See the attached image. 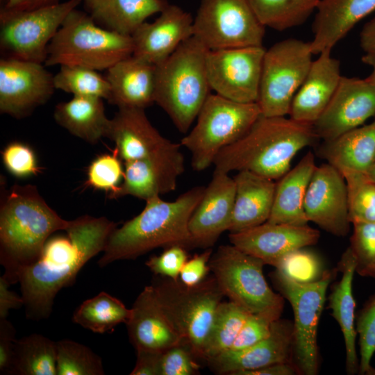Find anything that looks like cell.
Instances as JSON below:
<instances>
[{
  "label": "cell",
  "mask_w": 375,
  "mask_h": 375,
  "mask_svg": "<svg viewBox=\"0 0 375 375\" xmlns=\"http://www.w3.org/2000/svg\"><path fill=\"white\" fill-rule=\"evenodd\" d=\"M316 166L314 154L308 151L293 169L279 178L267 222L299 226L308 224L304 201Z\"/></svg>",
  "instance_id": "cell-29"
},
{
  "label": "cell",
  "mask_w": 375,
  "mask_h": 375,
  "mask_svg": "<svg viewBox=\"0 0 375 375\" xmlns=\"http://www.w3.org/2000/svg\"><path fill=\"white\" fill-rule=\"evenodd\" d=\"M235 195L228 231H242L266 222L270 216L276 183L242 170L233 177Z\"/></svg>",
  "instance_id": "cell-27"
},
{
  "label": "cell",
  "mask_w": 375,
  "mask_h": 375,
  "mask_svg": "<svg viewBox=\"0 0 375 375\" xmlns=\"http://www.w3.org/2000/svg\"><path fill=\"white\" fill-rule=\"evenodd\" d=\"M204 190L203 186L192 188L173 201H164L160 196L145 201L140 214L110 233L99 266L135 259L158 247H192L189 221Z\"/></svg>",
  "instance_id": "cell-3"
},
{
  "label": "cell",
  "mask_w": 375,
  "mask_h": 375,
  "mask_svg": "<svg viewBox=\"0 0 375 375\" xmlns=\"http://www.w3.org/2000/svg\"><path fill=\"white\" fill-rule=\"evenodd\" d=\"M124 163L123 181L110 192V199L130 195L147 201L176 188L178 178L150 161L138 160Z\"/></svg>",
  "instance_id": "cell-33"
},
{
  "label": "cell",
  "mask_w": 375,
  "mask_h": 375,
  "mask_svg": "<svg viewBox=\"0 0 375 375\" xmlns=\"http://www.w3.org/2000/svg\"><path fill=\"white\" fill-rule=\"evenodd\" d=\"M12 374L57 375L56 342L38 333L16 340Z\"/></svg>",
  "instance_id": "cell-34"
},
{
  "label": "cell",
  "mask_w": 375,
  "mask_h": 375,
  "mask_svg": "<svg viewBox=\"0 0 375 375\" xmlns=\"http://www.w3.org/2000/svg\"><path fill=\"white\" fill-rule=\"evenodd\" d=\"M211 256L212 250L210 249L188 260L180 272L179 281L188 287L195 286L203 281L210 270L209 262Z\"/></svg>",
  "instance_id": "cell-49"
},
{
  "label": "cell",
  "mask_w": 375,
  "mask_h": 375,
  "mask_svg": "<svg viewBox=\"0 0 375 375\" xmlns=\"http://www.w3.org/2000/svg\"><path fill=\"white\" fill-rule=\"evenodd\" d=\"M342 273L328 297V308L342 331L346 351V370L348 374L358 372L359 361L356 349V301L353 295V279L356 272V259L348 247L338 263Z\"/></svg>",
  "instance_id": "cell-28"
},
{
  "label": "cell",
  "mask_w": 375,
  "mask_h": 375,
  "mask_svg": "<svg viewBox=\"0 0 375 375\" xmlns=\"http://www.w3.org/2000/svg\"><path fill=\"white\" fill-rule=\"evenodd\" d=\"M121 161L115 151L112 155L98 156L88 167V184L97 190L110 192L115 190L124 178V171Z\"/></svg>",
  "instance_id": "cell-44"
},
{
  "label": "cell",
  "mask_w": 375,
  "mask_h": 375,
  "mask_svg": "<svg viewBox=\"0 0 375 375\" xmlns=\"http://www.w3.org/2000/svg\"><path fill=\"white\" fill-rule=\"evenodd\" d=\"M100 0H84L86 8L90 10Z\"/></svg>",
  "instance_id": "cell-58"
},
{
  "label": "cell",
  "mask_w": 375,
  "mask_h": 375,
  "mask_svg": "<svg viewBox=\"0 0 375 375\" xmlns=\"http://www.w3.org/2000/svg\"><path fill=\"white\" fill-rule=\"evenodd\" d=\"M185 248L181 245H172L158 256L151 257L146 265L156 275L176 281L188 256Z\"/></svg>",
  "instance_id": "cell-48"
},
{
  "label": "cell",
  "mask_w": 375,
  "mask_h": 375,
  "mask_svg": "<svg viewBox=\"0 0 375 375\" xmlns=\"http://www.w3.org/2000/svg\"><path fill=\"white\" fill-rule=\"evenodd\" d=\"M165 278L152 285L165 312L197 358L204 344L219 303L224 296L214 276L188 287L179 279Z\"/></svg>",
  "instance_id": "cell-8"
},
{
  "label": "cell",
  "mask_w": 375,
  "mask_h": 375,
  "mask_svg": "<svg viewBox=\"0 0 375 375\" xmlns=\"http://www.w3.org/2000/svg\"><path fill=\"white\" fill-rule=\"evenodd\" d=\"M43 63L1 58L0 111L17 119L30 115L53 94V75Z\"/></svg>",
  "instance_id": "cell-16"
},
{
  "label": "cell",
  "mask_w": 375,
  "mask_h": 375,
  "mask_svg": "<svg viewBox=\"0 0 375 375\" xmlns=\"http://www.w3.org/2000/svg\"><path fill=\"white\" fill-rule=\"evenodd\" d=\"M197 358L185 343L174 346L162 353L160 375H193L199 372Z\"/></svg>",
  "instance_id": "cell-47"
},
{
  "label": "cell",
  "mask_w": 375,
  "mask_h": 375,
  "mask_svg": "<svg viewBox=\"0 0 375 375\" xmlns=\"http://www.w3.org/2000/svg\"><path fill=\"white\" fill-rule=\"evenodd\" d=\"M322 156L339 171L365 172L375 161V120L326 141Z\"/></svg>",
  "instance_id": "cell-31"
},
{
  "label": "cell",
  "mask_w": 375,
  "mask_h": 375,
  "mask_svg": "<svg viewBox=\"0 0 375 375\" xmlns=\"http://www.w3.org/2000/svg\"><path fill=\"white\" fill-rule=\"evenodd\" d=\"M292 353L293 323L279 318L266 338L243 349L226 351L207 362L215 372L237 375L272 364L293 363Z\"/></svg>",
  "instance_id": "cell-21"
},
{
  "label": "cell",
  "mask_w": 375,
  "mask_h": 375,
  "mask_svg": "<svg viewBox=\"0 0 375 375\" xmlns=\"http://www.w3.org/2000/svg\"><path fill=\"white\" fill-rule=\"evenodd\" d=\"M375 115V88L367 78L342 76L324 111L314 123L317 138L332 140Z\"/></svg>",
  "instance_id": "cell-17"
},
{
  "label": "cell",
  "mask_w": 375,
  "mask_h": 375,
  "mask_svg": "<svg viewBox=\"0 0 375 375\" xmlns=\"http://www.w3.org/2000/svg\"><path fill=\"white\" fill-rule=\"evenodd\" d=\"M341 77L340 62L331 51L319 53L294 97L290 117L313 125L330 102Z\"/></svg>",
  "instance_id": "cell-24"
},
{
  "label": "cell",
  "mask_w": 375,
  "mask_h": 375,
  "mask_svg": "<svg viewBox=\"0 0 375 375\" xmlns=\"http://www.w3.org/2000/svg\"><path fill=\"white\" fill-rule=\"evenodd\" d=\"M70 221L61 218L32 185H14L1 199L0 262L3 276L18 283L19 272L40 256L48 239L66 231Z\"/></svg>",
  "instance_id": "cell-2"
},
{
  "label": "cell",
  "mask_w": 375,
  "mask_h": 375,
  "mask_svg": "<svg viewBox=\"0 0 375 375\" xmlns=\"http://www.w3.org/2000/svg\"><path fill=\"white\" fill-rule=\"evenodd\" d=\"M133 53L132 36L104 28L90 15L74 9L50 42L44 64L107 70Z\"/></svg>",
  "instance_id": "cell-6"
},
{
  "label": "cell",
  "mask_w": 375,
  "mask_h": 375,
  "mask_svg": "<svg viewBox=\"0 0 375 375\" xmlns=\"http://www.w3.org/2000/svg\"><path fill=\"white\" fill-rule=\"evenodd\" d=\"M265 28L249 0H201L193 36L209 51L262 46Z\"/></svg>",
  "instance_id": "cell-14"
},
{
  "label": "cell",
  "mask_w": 375,
  "mask_h": 375,
  "mask_svg": "<svg viewBox=\"0 0 375 375\" xmlns=\"http://www.w3.org/2000/svg\"><path fill=\"white\" fill-rule=\"evenodd\" d=\"M15 330L7 319H0V374H12Z\"/></svg>",
  "instance_id": "cell-50"
},
{
  "label": "cell",
  "mask_w": 375,
  "mask_h": 375,
  "mask_svg": "<svg viewBox=\"0 0 375 375\" xmlns=\"http://www.w3.org/2000/svg\"><path fill=\"white\" fill-rule=\"evenodd\" d=\"M156 65L133 55L107 69L110 86L107 100L118 108L145 109L154 102Z\"/></svg>",
  "instance_id": "cell-26"
},
{
  "label": "cell",
  "mask_w": 375,
  "mask_h": 375,
  "mask_svg": "<svg viewBox=\"0 0 375 375\" xmlns=\"http://www.w3.org/2000/svg\"><path fill=\"white\" fill-rule=\"evenodd\" d=\"M193 22L190 12L169 4L153 22H144L133 34V55L158 65L193 36Z\"/></svg>",
  "instance_id": "cell-22"
},
{
  "label": "cell",
  "mask_w": 375,
  "mask_h": 375,
  "mask_svg": "<svg viewBox=\"0 0 375 375\" xmlns=\"http://www.w3.org/2000/svg\"><path fill=\"white\" fill-rule=\"evenodd\" d=\"M250 313L228 301H222L204 344L201 358L206 361L231 349Z\"/></svg>",
  "instance_id": "cell-37"
},
{
  "label": "cell",
  "mask_w": 375,
  "mask_h": 375,
  "mask_svg": "<svg viewBox=\"0 0 375 375\" xmlns=\"http://www.w3.org/2000/svg\"><path fill=\"white\" fill-rule=\"evenodd\" d=\"M375 11V0H322L312 23L313 54L331 51L362 19Z\"/></svg>",
  "instance_id": "cell-25"
},
{
  "label": "cell",
  "mask_w": 375,
  "mask_h": 375,
  "mask_svg": "<svg viewBox=\"0 0 375 375\" xmlns=\"http://www.w3.org/2000/svg\"><path fill=\"white\" fill-rule=\"evenodd\" d=\"M356 330L360 347V374H375L371 359L375 353V294L372 295L356 318Z\"/></svg>",
  "instance_id": "cell-42"
},
{
  "label": "cell",
  "mask_w": 375,
  "mask_h": 375,
  "mask_svg": "<svg viewBox=\"0 0 375 375\" xmlns=\"http://www.w3.org/2000/svg\"><path fill=\"white\" fill-rule=\"evenodd\" d=\"M361 60L363 63L372 67V71L367 78L375 88V53H365L362 56Z\"/></svg>",
  "instance_id": "cell-56"
},
{
  "label": "cell",
  "mask_w": 375,
  "mask_h": 375,
  "mask_svg": "<svg viewBox=\"0 0 375 375\" xmlns=\"http://www.w3.org/2000/svg\"><path fill=\"white\" fill-rule=\"evenodd\" d=\"M272 278L293 310V363L299 374L316 375L319 369L318 324L331 273L326 271L319 280L310 283H298L276 270Z\"/></svg>",
  "instance_id": "cell-11"
},
{
  "label": "cell",
  "mask_w": 375,
  "mask_h": 375,
  "mask_svg": "<svg viewBox=\"0 0 375 375\" xmlns=\"http://www.w3.org/2000/svg\"><path fill=\"white\" fill-rule=\"evenodd\" d=\"M169 4L167 0H100L89 11L100 26L132 36L146 19Z\"/></svg>",
  "instance_id": "cell-32"
},
{
  "label": "cell",
  "mask_w": 375,
  "mask_h": 375,
  "mask_svg": "<svg viewBox=\"0 0 375 375\" xmlns=\"http://www.w3.org/2000/svg\"><path fill=\"white\" fill-rule=\"evenodd\" d=\"M103 99L78 97L58 103L54 109L56 122L72 135L90 144L106 138L110 119L105 112Z\"/></svg>",
  "instance_id": "cell-30"
},
{
  "label": "cell",
  "mask_w": 375,
  "mask_h": 375,
  "mask_svg": "<svg viewBox=\"0 0 375 375\" xmlns=\"http://www.w3.org/2000/svg\"><path fill=\"white\" fill-rule=\"evenodd\" d=\"M317 138L313 125L289 117L260 115L238 140L216 156L215 169L247 170L274 181L289 169L296 154Z\"/></svg>",
  "instance_id": "cell-4"
},
{
  "label": "cell",
  "mask_w": 375,
  "mask_h": 375,
  "mask_svg": "<svg viewBox=\"0 0 375 375\" xmlns=\"http://www.w3.org/2000/svg\"><path fill=\"white\" fill-rule=\"evenodd\" d=\"M57 375H103L101 358L88 347L71 340L56 342Z\"/></svg>",
  "instance_id": "cell-40"
},
{
  "label": "cell",
  "mask_w": 375,
  "mask_h": 375,
  "mask_svg": "<svg viewBox=\"0 0 375 375\" xmlns=\"http://www.w3.org/2000/svg\"><path fill=\"white\" fill-rule=\"evenodd\" d=\"M367 176L375 183V161L369 166L365 172Z\"/></svg>",
  "instance_id": "cell-57"
},
{
  "label": "cell",
  "mask_w": 375,
  "mask_h": 375,
  "mask_svg": "<svg viewBox=\"0 0 375 375\" xmlns=\"http://www.w3.org/2000/svg\"><path fill=\"white\" fill-rule=\"evenodd\" d=\"M10 285L3 276L0 277V319H7L11 309L24 306L22 296L10 290Z\"/></svg>",
  "instance_id": "cell-52"
},
{
  "label": "cell",
  "mask_w": 375,
  "mask_h": 375,
  "mask_svg": "<svg viewBox=\"0 0 375 375\" xmlns=\"http://www.w3.org/2000/svg\"><path fill=\"white\" fill-rule=\"evenodd\" d=\"M261 23L278 31L303 24L322 0H249Z\"/></svg>",
  "instance_id": "cell-36"
},
{
  "label": "cell",
  "mask_w": 375,
  "mask_h": 375,
  "mask_svg": "<svg viewBox=\"0 0 375 375\" xmlns=\"http://www.w3.org/2000/svg\"><path fill=\"white\" fill-rule=\"evenodd\" d=\"M265 265L232 244L219 247L209 262L213 276L230 301L249 313L281 315L284 297L269 286L263 275Z\"/></svg>",
  "instance_id": "cell-9"
},
{
  "label": "cell",
  "mask_w": 375,
  "mask_h": 375,
  "mask_svg": "<svg viewBox=\"0 0 375 375\" xmlns=\"http://www.w3.org/2000/svg\"><path fill=\"white\" fill-rule=\"evenodd\" d=\"M117 226L105 217L86 215L70 221L66 235L48 239L39 258L18 275L27 318L50 316L56 294L74 284L81 268L103 251Z\"/></svg>",
  "instance_id": "cell-1"
},
{
  "label": "cell",
  "mask_w": 375,
  "mask_h": 375,
  "mask_svg": "<svg viewBox=\"0 0 375 375\" xmlns=\"http://www.w3.org/2000/svg\"><path fill=\"white\" fill-rule=\"evenodd\" d=\"M260 115L257 103H241L210 94L195 126L180 142L190 152L194 170L201 172L213 165L217 154L241 138Z\"/></svg>",
  "instance_id": "cell-7"
},
{
  "label": "cell",
  "mask_w": 375,
  "mask_h": 375,
  "mask_svg": "<svg viewBox=\"0 0 375 375\" xmlns=\"http://www.w3.org/2000/svg\"><path fill=\"white\" fill-rule=\"evenodd\" d=\"M2 160L8 171L16 177H27L39 172L33 151L20 142H11L5 147Z\"/></svg>",
  "instance_id": "cell-46"
},
{
  "label": "cell",
  "mask_w": 375,
  "mask_h": 375,
  "mask_svg": "<svg viewBox=\"0 0 375 375\" xmlns=\"http://www.w3.org/2000/svg\"><path fill=\"white\" fill-rule=\"evenodd\" d=\"M124 162L148 160L178 178L184 172L181 144L163 137L151 124L144 109L121 108L110 119L107 137Z\"/></svg>",
  "instance_id": "cell-13"
},
{
  "label": "cell",
  "mask_w": 375,
  "mask_h": 375,
  "mask_svg": "<svg viewBox=\"0 0 375 375\" xmlns=\"http://www.w3.org/2000/svg\"><path fill=\"white\" fill-rule=\"evenodd\" d=\"M59 3V0H6L1 10L16 12L33 10Z\"/></svg>",
  "instance_id": "cell-54"
},
{
  "label": "cell",
  "mask_w": 375,
  "mask_h": 375,
  "mask_svg": "<svg viewBox=\"0 0 375 375\" xmlns=\"http://www.w3.org/2000/svg\"><path fill=\"white\" fill-rule=\"evenodd\" d=\"M340 172L346 182L350 222L375 223V183L365 172L348 169Z\"/></svg>",
  "instance_id": "cell-39"
},
{
  "label": "cell",
  "mask_w": 375,
  "mask_h": 375,
  "mask_svg": "<svg viewBox=\"0 0 375 375\" xmlns=\"http://www.w3.org/2000/svg\"><path fill=\"white\" fill-rule=\"evenodd\" d=\"M1 1V3H3V5L6 2V0H0Z\"/></svg>",
  "instance_id": "cell-59"
},
{
  "label": "cell",
  "mask_w": 375,
  "mask_h": 375,
  "mask_svg": "<svg viewBox=\"0 0 375 375\" xmlns=\"http://www.w3.org/2000/svg\"><path fill=\"white\" fill-rule=\"evenodd\" d=\"M235 195V184L228 173L214 170L201 199L189 221L192 247H210L228 231Z\"/></svg>",
  "instance_id": "cell-20"
},
{
  "label": "cell",
  "mask_w": 375,
  "mask_h": 375,
  "mask_svg": "<svg viewBox=\"0 0 375 375\" xmlns=\"http://www.w3.org/2000/svg\"><path fill=\"white\" fill-rule=\"evenodd\" d=\"M136 363L131 375H160V358L162 352L137 349Z\"/></svg>",
  "instance_id": "cell-51"
},
{
  "label": "cell",
  "mask_w": 375,
  "mask_h": 375,
  "mask_svg": "<svg viewBox=\"0 0 375 375\" xmlns=\"http://www.w3.org/2000/svg\"><path fill=\"white\" fill-rule=\"evenodd\" d=\"M56 89L71 93L73 96L90 97L108 100L110 86L106 76L97 70L79 66H60L53 75Z\"/></svg>",
  "instance_id": "cell-38"
},
{
  "label": "cell",
  "mask_w": 375,
  "mask_h": 375,
  "mask_svg": "<svg viewBox=\"0 0 375 375\" xmlns=\"http://www.w3.org/2000/svg\"><path fill=\"white\" fill-rule=\"evenodd\" d=\"M265 51L263 46L208 51L210 89L232 101L256 103Z\"/></svg>",
  "instance_id": "cell-15"
},
{
  "label": "cell",
  "mask_w": 375,
  "mask_h": 375,
  "mask_svg": "<svg viewBox=\"0 0 375 375\" xmlns=\"http://www.w3.org/2000/svg\"><path fill=\"white\" fill-rule=\"evenodd\" d=\"M319 231L306 225L266 222L228 235L231 244L276 267L292 251L315 244Z\"/></svg>",
  "instance_id": "cell-19"
},
{
  "label": "cell",
  "mask_w": 375,
  "mask_h": 375,
  "mask_svg": "<svg viewBox=\"0 0 375 375\" xmlns=\"http://www.w3.org/2000/svg\"><path fill=\"white\" fill-rule=\"evenodd\" d=\"M126 325L136 350L163 352L185 343L162 308L152 285L146 286L136 298Z\"/></svg>",
  "instance_id": "cell-23"
},
{
  "label": "cell",
  "mask_w": 375,
  "mask_h": 375,
  "mask_svg": "<svg viewBox=\"0 0 375 375\" xmlns=\"http://www.w3.org/2000/svg\"><path fill=\"white\" fill-rule=\"evenodd\" d=\"M276 270L300 283L315 282L326 272L319 258L305 248L292 251L285 256Z\"/></svg>",
  "instance_id": "cell-41"
},
{
  "label": "cell",
  "mask_w": 375,
  "mask_h": 375,
  "mask_svg": "<svg viewBox=\"0 0 375 375\" xmlns=\"http://www.w3.org/2000/svg\"><path fill=\"white\" fill-rule=\"evenodd\" d=\"M280 317L279 315L269 312L250 313L228 350L243 349L266 338L271 333L273 322Z\"/></svg>",
  "instance_id": "cell-45"
},
{
  "label": "cell",
  "mask_w": 375,
  "mask_h": 375,
  "mask_svg": "<svg viewBox=\"0 0 375 375\" xmlns=\"http://www.w3.org/2000/svg\"><path fill=\"white\" fill-rule=\"evenodd\" d=\"M81 1L67 0L30 10H1L0 47L4 57L44 63L50 42Z\"/></svg>",
  "instance_id": "cell-12"
},
{
  "label": "cell",
  "mask_w": 375,
  "mask_h": 375,
  "mask_svg": "<svg viewBox=\"0 0 375 375\" xmlns=\"http://www.w3.org/2000/svg\"><path fill=\"white\" fill-rule=\"evenodd\" d=\"M310 43L288 38L266 49L257 103L261 115L284 117L289 115L297 92L312 62Z\"/></svg>",
  "instance_id": "cell-10"
},
{
  "label": "cell",
  "mask_w": 375,
  "mask_h": 375,
  "mask_svg": "<svg viewBox=\"0 0 375 375\" xmlns=\"http://www.w3.org/2000/svg\"><path fill=\"white\" fill-rule=\"evenodd\" d=\"M352 224L350 248L356 259V272L375 278V223Z\"/></svg>",
  "instance_id": "cell-43"
},
{
  "label": "cell",
  "mask_w": 375,
  "mask_h": 375,
  "mask_svg": "<svg viewBox=\"0 0 375 375\" xmlns=\"http://www.w3.org/2000/svg\"><path fill=\"white\" fill-rule=\"evenodd\" d=\"M309 222L339 237L346 236L350 228L347 191L341 172L329 163L316 166L304 201Z\"/></svg>",
  "instance_id": "cell-18"
},
{
  "label": "cell",
  "mask_w": 375,
  "mask_h": 375,
  "mask_svg": "<svg viewBox=\"0 0 375 375\" xmlns=\"http://www.w3.org/2000/svg\"><path fill=\"white\" fill-rule=\"evenodd\" d=\"M299 374L292 362L276 363L256 369L239 372L237 375H294Z\"/></svg>",
  "instance_id": "cell-53"
},
{
  "label": "cell",
  "mask_w": 375,
  "mask_h": 375,
  "mask_svg": "<svg viewBox=\"0 0 375 375\" xmlns=\"http://www.w3.org/2000/svg\"><path fill=\"white\" fill-rule=\"evenodd\" d=\"M208 49L194 36L156 65L154 102L183 133L188 131L210 94Z\"/></svg>",
  "instance_id": "cell-5"
},
{
  "label": "cell",
  "mask_w": 375,
  "mask_h": 375,
  "mask_svg": "<svg viewBox=\"0 0 375 375\" xmlns=\"http://www.w3.org/2000/svg\"><path fill=\"white\" fill-rule=\"evenodd\" d=\"M360 45L365 53H375V17L365 24L360 33Z\"/></svg>",
  "instance_id": "cell-55"
},
{
  "label": "cell",
  "mask_w": 375,
  "mask_h": 375,
  "mask_svg": "<svg viewBox=\"0 0 375 375\" xmlns=\"http://www.w3.org/2000/svg\"><path fill=\"white\" fill-rule=\"evenodd\" d=\"M131 315V308H127L118 299L101 292L84 301L73 315L74 323L94 333L112 331L119 324H126Z\"/></svg>",
  "instance_id": "cell-35"
}]
</instances>
